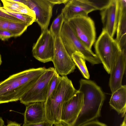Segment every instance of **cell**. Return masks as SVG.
<instances>
[{"label":"cell","mask_w":126,"mask_h":126,"mask_svg":"<svg viewBox=\"0 0 126 126\" xmlns=\"http://www.w3.org/2000/svg\"><path fill=\"white\" fill-rule=\"evenodd\" d=\"M46 69L44 67L30 68L11 75L0 82V104L19 100Z\"/></svg>","instance_id":"cell-1"},{"label":"cell","mask_w":126,"mask_h":126,"mask_svg":"<svg viewBox=\"0 0 126 126\" xmlns=\"http://www.w3.org/2000/svg\"><path fill=\"white\" fill-rule=\"evenodd\" d=\"M78 91L82 94L81 109L72 126H81L96 120L100 117L102 107L105 99L101 88L93 81L82 79Z\"/></svg>","instance_id":"cell-2"},{"label":"cell","mask_w":126,"mask_h":126,"mask_svg":"<svg viewBox=\"0 0 126 126\" xmlns=\"http://www.w3.org/2000/svg\"><path fill=\"white\" fill-rule=\"evenodd\" d=\"M77 91L66 76H61L57 88L44 102L46 121L53 125L61 123V112L64 104Z\"/></svg>","instance_id":"cell-3"},{"label":"cell","mask_w":126,"mask_h":126,"mask_svg":"<svg viewBox=\"0 0 126 126\" xmlns=\"http://www.w3.org/2000/svg\"><path fill=\"white\" fill-rule=\"evenodd\" d=\"M94 47L95 54L106 71L110 74L122 53L118 44L115 39L102 30L95 43Z\"/></svg>","instance_id":"cell-4"},{"label":"cell","mask_w":126,"mask_h":126,"mask_svg":"<svg viewBox=\"0 0 126 126\" xmlns=\"http://www.w3.org/2000/svg\"><path fill=\"white\" fill-rule=\"evenodd\" d=\"M60 36L64 47L71 56L73 53L78 52L82 54L86 60L92 64L101 63L95 54L77 38L67 21H65L63 24Z\"/></svg>","instance_id":"cell-5"},{"label":"cell","mask_w":126,"mask_h":126,"mask_svg":"<svg viewBox=\"0 0 126 126\" xmlns=\"http://www.w3.org/2000/svg\"><path fill=\"white\" fill-rule=\"evenodd\" d=\"M79 39L91 49L96 37L95 24L88 16H80L66 21Z\"/></svg>","instance_id":"cell-6"},{"label":"cell","mask_w":126,"mask_h":126,"mask_svg":"<svg viewBox=\"0 0 126 126\" xmlns=\"http://www.w3.org/2000/svg\"><path fill=\"white\" fill-rule=\"evenodd\" d=\"M56 71L53 67L47 68L30 88L20 99L25 105L37 102H45L47 99L49 82Z\"/></svg>","instance_id":"cell-7"},{"label":"cell","mask_w":126,"mask_h":126,"mask_svg":"<svg viewBox=\"0 0 126 126\" xmlns=\"http://www.w3.org/2000/svg\"><path fill=\"white\" fill-rule=\"evenodd\" d=\"M53 62L56 72L62 76L74 72L76 65L62 42L60 36L55 38Z\"/></svg>","instance_id":"cell-8"},{"label":"cell","mask_w":126,"mask_h":126,"mask_svg":"<svg viewBox=\"0 0 126 126\" xmlns=\"http://www.w3.org/2000/svg\"><path fill=\"white\" fill-rule=\"evenodd\" d=\"M55 38L48 29L42 31L32 50L33 56L43 63L52 62Z\"/></svg>","instance_id":"cell-9"},{"label":"cell","mask_w":126,"mask_h":126,"mask_svg":"<svg viewBox=\"0 0 126 126\" xmlns=\"http://www.w3.org/2000/svg\"><path fill=\"white\" fill-rule=\"evenodd\" d=\"M27 5L34 14L35 22L42 31L48 29L54 5L48 0H27Z\"/></svg>","instance_id":"cell-10"},{"label":"cell","mask_w":126,"mask_h":126,"mask_svg":"<svg viewBox=\"0 0 126 126\" xmlns=\"http://www.w3.org/2000/svg\"><path fill=\"white\" fill-rule=\"evenodd\" d=\"M83 96L78 90L75 94L64 104L61 116V123L66 126H72L81 109Z\"/></svg>","instance_id":"cell-11"},{"label":"cell","mask_w":126,"mask_h":126,"mask_svg":"<svg viewBox=\"0 0 126 126\" xmlns=\"http://www.w3.org/2000/svg\"><path fill=\"white\" fill-rule=\"evenodd\" d=\"M119 13L118 0H111L109 4L101 11L103 30L113 38L116 32Z\"/></svg>","instance_id":"cell-12"},{"label":"cell","mask_w":126,"mask_h":126,"mask_svg":"<svg viewBox=\"0 0 126 126\" xmlns=\"http://www.w3.org/2000/svg\"><path fill=\"white\" fill-rule=\"evenodd\" d=\"M96 10L82 0H69L62 10L65 21L78 16H88L90 13Z\"/></svg>","instance_id":"cell-13"},{"label":"cell","mask_w":126,"mask_h":126,"mask_svg":"<svg viewBox=\"0 0 126 126\" xmlns=\"http://www.w3.org/2000/svg\"><path fill=\"white\" fill-rule=\"evenodd\" d=\"M126 51L122 53L110 73L109 86L112 93L122 85V81L126 68Z\"/></svg>","instance_id":"cell-14"},{"label":"cell","mask_w":126,"mask_h":126,"mask_svg":"<svg viewBox=\"0 0 126 126\" xmlns=\"http://www.w3.org/2000/svg\"><path fill=\"white\" fill-rule=\"evenodd\" d=\"M24 116V123L26 124L46 121L44 102H35L27 105Z\"/></svg>","instance_id":"cell-15"},{"label":"cell","mask_w":126,"mask_h":126,"mask_svg":"<svg viewBox=\"0 0 126 126\" xmlns=\"http://www.w3.org/2000/svg\"><path fill=\"white\" fill-rule=\"evenodd\" d=\"M118 0V16L115 40L121 51H126V0Z\"/></svg>","instance_id":"cell-16"},{"label":"cell","mask_w":126,"mask_h":126,"mask_svg":"<svg viewBox=\"0 0 126 126\" xmlns=\"http://www.w3.org/2000/svg\"><path fill=\"white\" fill-rule=\"evenodd\" d=\"M109 104L111 108L122 117L126 114V86L122 85L112 93Z\"/></svg>","instance_id":"cell-17"},{"label":"cell","mask_w":126,"mask_h":126,"mask_svg":"<svg viewBox=\"0 0 126 126\" xmlns=\"http://www.w3.org/2000/svg\"><path fill=\"white\" fill-rule=\"evenodd\" d=\"M71 57L83 77L86 79H89L90 75L86 65V60L83 55L79 52H76L72 54Z\"/></svg>","instance_id":"cell-18"},{"label":"cell","mask_w":126,"mask_h":126,"mask_svg":"<svg viewBox=\"0 0 126 126\" xmlns=\"http://www.w3.org/2000/svg\"><path fill=\"white\" fill-rule=\"evenodd\" d=\"M29 26L28 24L22 21H11L6 30L13 34V37H16L21 36Z\"/></svg>","instance_id":"cell-19"},{"label":"cell","mask_w":126,"mask_h":126,"mask_svg":"<svg viewBox=\"0 0 126 126\" xmlns=\"http://www.w3.org/2000/svg\"><path fill=\"white\" fill-rule=\"evenodd\" d=\"M64 21L63 16L61 13L53 21L49 30L54 38L60 37Z\"/></svg>","instance_id":"cell-20"},{"label":"cell","mask_w":126,"mask_h":126,"mask_svg":"<svg viewBox=\"0 0 126 126\" xmlns=\"http://www.w3.org/2000/svg\"><path fill=\"white\" fill-rule=\"evenodd\" d=\"M4 8L11 12L20 13V10L26 5L23 4L14 0H2Z\"/></svg>","instance_id":"cell-21"},{"label":"cell","mask_w":126,"mask_h":126,"mask_svg":"<svg viewBox=\"0 0 126 126\" xmlns=\"http://www.w3.org/2000/svg\"><path fill=\"white\" fill-rule=\"evenodd\" d=\"M0 10L4 12L11 15L21 21L28 24L29 26L35 22V18L20 13L10 12L6 11L3 7L0 6Z\"/></svg>","instance_id":"cell-22"},{"label":"cell","mask_w":126,"mask_h":126,"mask_svg":"<svg viewBox=\"0 0 126 126\" xmlns=\"http://www.w3.org/2000/svg\"><path fill=\"white\" fill-rule=\"evenodd\" d=\"M84 2L93 6L96 9L101 10L107 6L111 0H82Z\"/></svg>","instance_id":"cell-23"},{"label":"cell","mask_w":126,"mask_h":126,"mask_svg":"<svg viewBox=\"0 0 126 126\" xmlns=\"http://www.w3.org/2000/svg\"><path fill=\"white\" fill-rule=\"evenodd\" d=\"M61 79V76L56 72L50 80L49 84L47 94V98L57 88Z\"/></svg>","instance_id":"cell-24"},{"label":"cell","mask_w":126,"mask_h":126,"mask_svg":"<svg viewBox=\"0 0 126 126\" xmlns=\"http://www.w3.org/2000/svg\"><path fill=\"white\" fill-rule=\"evenodd\" d=\"M14 37L13 34L7 30H0V39L5 41Z\"/></svg>","instance_id":"cell-25"},{"label":"cell","mask_w":126,"mask_h":126,"mask_svg":"<svg viewBox=\"0 0 126 126\" xmlns=\"http://www.w3.org/2000/svg\"><path fill=\"white\" fill-rule=\"evenodd\" d=\"M0 17L5 18L11 21L15 22L22 21L11 15L4 12L0 10Z\"/></svg>","instance_id":"cell-26"},{"label":"cell","mask_w":126,"mask_h":126,"mask_svg":"<svg viewBox=\"0 0 126 126\" xmlns=\"http://www.w3.org/2000/svg\"><path fill=\"white\" fill-rule=\"evenodd\" d=\"M11 21L7 19L0 17V30H6Z\"/></svg>","instance_id":"cell-27"},{"label":"cell","mask_w":126,"mask_h":126,"mask_svg":"<svg viewBox=\"0 0 126 126\" xmlns=\"http://www.w3.org/2000/svg\"><path fill=\"white\" fill-rule=\"evenodd\" d=\"M81 126H107L105 124L97 121L93 120L85 123Z\"/></svg>","instance_id":"cell-28"},{"label":"cell","mask_w":126,"mask_h":126,"mask_svg":"<svg viewBox=\"0 0 126 126\" xmlns=\"http://www.w3.org/2000/svg\"><path fill=\"white\" fill-rule=\"evenodd\" d=\"M53 124L46 121L39 123L26 124L24 123L22 126H53Z\"/></svg>","instance_id":"cell-29"},{"label":"cell","mask_w":126,"mask_h":126,"mask_svg":"<svg viewBox=\"0 0 126 126\" xmlns=\"http://www.w3.org/2000/svg\"><path fill=\"white\" fill-rule=\"evenodd\" d=\"M54 6L56 4H66L69 0H48Z\"/></svg>","instance_id":"cell-30"},{"label":"cell","mask_w":126,"mask_h":126,"mask_svg":"<svg viewBox=\"0 0 126 126\" xmlns=\"http://www.w3.org/2000/svg\"><path fill=\"white\" fill-rule=\"evenodd\" d=\"M6 126H21V125L15 122L9 121L7 122V125Z\"/></svg>","instance_id":"cell-31"},{"label":"cell","mask_w":126,"mask_h":126,"mask_svg":"<svg viewBox=\"0 0 126 126\" xmlns=\"http://www.w3.org/2000/svg\"><path fill=\"white\" fill-rule=\"evenodd\" d=\"M126 114L124 116V119L122 122V123L120 126H126Z\"/></svg>","instance_id":"cell-32"},{"label":"cell","mask_w":126,"mask_h":126,"mask_svg":"<svg viewBox=\"0 0 126 126\" xmlns=\"http://www.w3.org/2000/svg\"><path fill=\"white\" fill-rule=\"evenodd\" d=\"M54 125V126H65L62 123H60Z\"/></svg>","instance_id":"cell-33"},{"label":"cell","mask_w":126,"mask_h":126,"mask_svg":"<svg viewBox=\"0 0 126 126\" xmlns=\"http://www.w3.org/2000/svg\"><path fill=\"white\" fill-rule=\"evenodd\" d=\"M2 63V61L1 59V56L0 54V65Z\"/></svg>","instance_id":"cell-34"}]
</instances>
